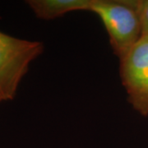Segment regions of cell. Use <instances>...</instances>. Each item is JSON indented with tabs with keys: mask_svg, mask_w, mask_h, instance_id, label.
I'll return each instance as SVG.
<instances>
[{
	"mask_svg": "<svg viewBox=\"0 0 148 148\" xmlns=\"http://www.w3.org/2000/svg\"><path fill=\"white\" fill-rule=\"evenodd\" d=\"M90 11L100 17L119 60L139 40L143 27L131 0H94Z\"/></svg>",
	"mask_w": 148,
	"mask_h": 148,
	"instance_id": "obj_1",
	"label": "cell"
},
{
	"mask_svg": "<svg viewBox=\"0 0 148 148\" xmlns=\"http://www.w3.org/2000/svg\"><path fill=\"white\" fill-rule=\"evenodd\" d=\"M44 50L40 41L19 39L0 32V100L14 99L29 67Z\"/></svg>",
	"mask_w": 148,
	"mask_h": 148,
	"instance_id": "obj_2",
	"label": "cell"
},
{
	"mask_svg": "<svg viewBox=\"0 0 148 148\" xmlns=\"http://www.w3.org/2000/svg\"><path fill=\"white\" fill-rule=\"evenodd\" d=\"M120 61V77L132 108L148 115V32L142 36Z\"/></svg>",
	"mask_w": 148,
	"mask_h": 148,
	"instance_id": "obj_3",
	"label": "cell"
},
{
	"mask_svg": "<svg viewBox=\"0 0 148 148\" xmlns=\"http://www.w3.org/2000/svg\"><path fill=\"white\" fill-rule=\"evenodd\" d=\"M94 0H28L27 5L40 19L52 20L73 11H90Z\"/></svg>",
	"mask_w": 148,
	"mask_h": 148,
	"instance_id": "obj_4",
	"label": "cell"
},
{
	"mask_svg": "<svg viewBox=\"0 0 148 148\" xmlns=\"http://www.w3.org/2000/svg\"><path fill=\"white\" fill-rule=\"evenodd\" d=\"M142 23L143 32H148V0H131Z\"/></svg>",
	"mask_w": 148,
	"mask_h": 148,
	"instance_id": "obj_5",
	"label": "cell"
},
{
	"mask_svg": "<svg viewBox=\"0 0 148 148\" xmlns=\"http://www.w3.org/2000/svg\"><path fill=\"white\" fill-rule=\"evenodd\" d=\"M0 102H2V101H1V100H0Z\"/></svg>",
	"mask_w": 148,
	"mask_h": 148,
	"instance_id": "obj_6",
	"label": "cell"
}]
</instances>
